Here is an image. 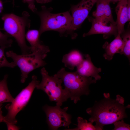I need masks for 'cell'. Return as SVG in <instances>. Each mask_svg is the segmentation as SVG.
Wrapping results in <instances>:
<instances>
[{
  "instance_id": "cell-29",
  "label": "cell",
  "mask_w": 130,
  "mask_h": 130,
  "mask_svg": "<svg viewBox=\"0 0 130 130\" xmlns=\"http://www.w3.org/2000/svg\"><path fill=\"white\" fill-rule=\"evenodd\" d=\"M12 4L13 6L14 4V0H13Z\"/></svg>"
},
{
  "instance_id": "cell-14",
  "label": "cell",
  "mask_w": 130,
  "mask_h": 130,
  "mask_svg": "<svg viewBox=\"0 0 130 130\" xmlns=\"http://www.w3.org/2000/svg\"><path fill=\"white\" fill-rule=\"evenodd\" d=\"M85 57V58L76 67L77 71L82 76L93 77L96 81L100 80L101 77L99 73L101 71V68L94 66L89 54H86Z\"/></svg>"
},
{
  "instance_id": "cell-13",
  "label": "cell",
  "mask_w": 130,
  "mask_h": 130,
  "mask_svg": "<svg viewBox=\"0 0 130 130\" xmlns=\"http://www.w3.org/2000/svg\"><path fill=\"white\" fill-rule=\"evenodd\" d=\"M39 30H29L26 34V38L30 45L32 53L39 54L47 56V53L50 52L47 46L42 44L40 39Z\"/></svg>"
},
{
  "instance_id": "cell-8",
  "label": "cell",
  "mask_w": 130,
  "mask_h": 130,
  "mask_svg": "<svg viewBox=\"0 0 130 130\" xmlns=\"http://www.w3.org/2000/svg\"><path fill=\"white\" fill-rule=\"evenodd\" d=\"M60 107L56 105L51 106L46 104L43 107L50 129L57 130L61 127H68L71 123V116L66 112L68 107L62 109Z\"/></svg>"
},
{
  "instance_id": "cell-16",
  "label": "cell",
  "mask_w": 130,
  "mask_h": 130,
  "mask_svg": "<svg viewBox=\"0 0 130 130\" xmlns=\"http://www.w3.org/2000/svg\"><path fill=\"white\" fill-rule=\"evenodd\" d=\"M83 59L82 55L78 50H72L63 57L62 62L65 66L71 70H73Z\"/></svg>"
},
{
  "instance_id": "cell-25",
  "label": "cell",
  "mask_w": 130,
  "mask_h": 130,
  "mask_svg": "<svg viewBox=\"0 0 130 130\" xmlns=\"http://www.w3.org/2000/svg\"><path fill=\"white\" fill-rule=\"evenodd\" d=\"M2 106V104H0V123L3 122L4 117L2 115V112L1 110V109Z\"/></svg>"
},
{
  "instance_id": "cell-20",
  "label": "cell",
  "mask_w": 130,
  "mask_h": 130,
  "mask_svg": "<svg viewBox=\"0 0 130 130\" xmlns=\"http://www.w3.org/2000/svg\"><path fill=\"white\" fill-rule=\"evenodd\" d=\"M2 29L0 28V46L6 48L11 47L13 41L10 38L11 36L6 32L3 33L1 31Z\"/></svg>"
},
{
  "instance_id": "cell-26",
  "label": "cell",
  "mask_w": 130,
  "mask_h": 130,
  "mask_svg": "<svg viewBox=\"0 0 130 130\" xmlns=\"http://www.w3.org/2000/svg\"><path fill=\"white\" fill-rule=\"evenodd\" d=\"M37 3L45 4L51 2L52 0H35Z\"/></svg>"
},
{
  "instance_id": "cell-10",
  "label": "cell",
  "mask_w": 130,
  "mask_h": 130,
  "mask_svg": "<svg viewBox=\"0 0 130 130\" xmlns=\"http://www.w3.org/2000/svg\"><path fill=\"white\" fill-rule=\"evenodd\" d=\"M89 20L92 23L91 28L88 32L83 34V37L93 34H102L103 35L104 38L106 39L112 35L115 37L117 35L116 25L110 23L108 25V24L97 21L91 17L89 18Z\"/></svg>"
},
{
  "instance_id": "cell-17",
  "label": "cell",
  "mask_w": 130,
  "mask_h": 130,
  "mask_svg": "<svg viewBox=\"0 0 130 130\" xmlns=\"http://www.w3.org/2000/svg\"><path fill=\"white\" fill-rule=\"evenodd\" d=\"M8 75H5L3 79L0 80V104L11 102L13 98L9 90L7 85Z\"/></svg>"
},
{
  "instance_id": "cell-15",
  "label": "cell",
  "mask_w": 130,
  "mask_h": 130,
  "mask_svg": "<svg viewBox=\"0 0 130 130\" xmlns=\"http://www.w3.org/2000/svg\"><path fill=\"white\" fill-rule=\"evenodd\" d=\"M124 42L120 34H118L115 39L110 43L106 42L103 46L105 51L103 56L105 59L112 60L114 55L116 53L122 54Z\"/></svg>"
},
{
  "instance_id": "cell-7",
  "label": "cell",
  "mask_w": 130,
  "mask_h": 130,
  "mask_svg": "<svg viewBox=\"0 0 130 130\" xmlns=\"http://www.w3.org/2000/svg\"><path fill=\"white\" fill-rule=\"evenodd\" d=\"M6 55L12 58L16 66L20 68L21 72V82L22 83L25 82L31 72L46 64L43 60L46 56L38 53L18 55L10 50L6 52Z\"/></svg>"
},
{
  "instance_id": "cell-9",
  "label": "cell",
  "mask_w": 130,
  "mask_h": 130,
  "mask_svg": "<svg viewBox=\"0 0 130 130\" xmlns=\"http://www.w3.org/2000/svg\"><path fill=\"white\" fill-rule=\"evenodd\" d=\"M98 0H82L77 4L71 6V28L73 32L80 27Z\"/></svg>"
},
{
  "instance_id": "cell-2",
  "label": "cell",
  "mask_w": 130,
  "mask_h": 130,
  "mask_svg": "<svg viewBox=\"0 0 130 130\" xmlns=\"http://www.w3.org/2000/svg\"><path fill=\"white\" fill-rule=\"evenodd\" d=\"M52 10V7L47 8L43 6L40 11L35 13L40 20L39 30L40 35L47 31H54L58 32L61 36L69 35L72 39L76 38L77 34L71 28L72 18L69 11L53 13H51Z\"/></svg>"
},
{
  "instance_id": "cell-12",
  "label": "cell",
  "mask_w": 130,
  "mask_h": 130,
  "mask_svg": "<svg viewBox=\"0 0 130 130\" xmlns=\"http://www.w3.org/2000/svg\"><path fill=\"white\" fill-rule=\"evenodd\" d=\"M130 0H120L118 2L115 8L118 34L121 35L124 32L125 24L130 21Z\"/></svg>"
},
{
  "instance_id": "cell-27",
  "label": "cell",
  "mask_w": 130,
  "mask_h": 130,
  "mask_svg": "<svg viewBox=\"0 0 130 130\" xmlns=\"http://www.w3.org/2000/svg\"><path fill=\"white\" fill-rule=\"evenodd\" d=\"M3 9V3L1 0H0V14L2 13Z\"/></svg>"
},
{
  "instance_id": "cell-23",
  "label": "cell",
  "mask_w": 130,
  "mask_h": 130,
  "mask_svg": "<svg viewBox=\"0 0 130 130\" xmlns=\"http://www.w3.org/2000/svg\"><path fill=\"white\" fill-rule=\"evenodd\" d=\"M35 0H23L24 3H26L28 5V8L34 13H35L37 11L34 4Z\"/></svg>"
},
{
  "instance_id": "cell-18",
  "label": "cell",
  "mask_w": 130,
  "mask_h": 130,
  "mask_svg": "<svg viewBox=\"0 0 130 130\" xmlns=\"http://www.w3.org/2000/svg\"><path fill=\"white\" fill-rule=\"evenodd\" d=\"M78 124L77 127L72 129H66V130H97L95 125L93 124V122H88L86 119L81 117L77 118Z\"/></svg>"
},
{
  "instance_id": "cell-21",
  "label": "cell",
  "mask_w": 130,
  "mask_h": 130,
  "mask_svg": "<svg viewBox=\"0 0 130 130\" xmlns=\"http://www.w3.org/2000/svg\"><path fill=\"white\" fill-rule=\"evenodd\" d=\"M5 48L3 47H0V68L3 67L14 68L16 66L14 63L9 62L6 58L4 53Z\"/></svg>"
},
{
  "instance_id": "cell-24",
  "label": "cell",
  "mask_w": 130,
  "mask_h": 130,
  "mask_svg": "<svg viewBox=\"0 0 130 130\" xmlns=\"http://www.w3.org/2000/svg\"><path fill=\"white\" fill-rule=\"evenodd\" d=\"M8 130H17L20 129V128L16 126L15 124L9 123H6Z\"/></svg>"
},
{
  "instance_id": "cell-3",
  "label": "cell",
  "mask_w": 130,
  "mask_h": 130,
  "mask_svg": "<svg viewBox=\"0 0 130 130\" xmlns=\"http://www.w3.org/2000/svg\"><path fill=\"white\" fill-rule=\"evenodd\" d=\"M30 16L28 12L24 11L20 16L11 13L4 14L1 18L4 21L2 30L15 39L23 54L32 53L26 41V28L31 26Z\"/></svg>"
},
{
  "instance_id": "cell-22",
  "label": "cell",
  "mask_w": 130,
  "mask_h": 130,
  "mask_svg": "<svg viewBox=\"0 0 130 130\" xmlns=\"http://www.w3.org/2000/svg\"><path fill=\"white\" fill-rule=\"evenodd\" d=\"M113 124L114 128L113 130H130V125L125 123L123 119L117 121Z\"/></svg>"
},
{
  "instance_id": "cell-28",
  "label": "cell",
  "mask_w": 130,
  "mask_h": 130,
  "mask_svg": "<svg viewBox=\"0 0 130 130\" xmlns=\"http://www.w3.org/2000/svg\"><path fill=\"white\" fill-rule=\"evenodd\" d=\"M110 2H116L119 1L120 0H109Z\"/></svg>"
},
{
  "instance_id": "cell-11",
  "label": "cell",
  "mask_w": 130,
  "mask_h": 130,
  "mask_svg": "<svg viewBox=\"0 0 130 130\" xmlns=\"http://www.w3.org/2000/svg\"><path fill=\"white\" fill-rule=\"evenodd\" d=\"M109 0H98L96 9L92 15L96 20L106 23L116 25L113 19Z\"/></svg>"
},
{
  "instance_id": "cell-1",
  "label": "cell",
  "mask_w": 130,
  "mask_h": 130,
  "mask_svg": "<svg viewBox=\"0 0 130 130\" xmlns=\"http://www.w3.org/2000/svg\"><path fill=\"white\" fill-rule=\"evenodd\" d=\"M103 95V99L96 101L93 106L86 110L91 116L89 121L95 123L97 130H103L105 125L127 118L125 110L130 108V104L124 106V99L119 95L115 99L110 98L109 93H104Z\"/></svg>"
},
{
  "instance_id": "cell-4",
  "label": "cell",
  "mask_w": 130,
  "mask_h": 130,
  "mask_svg": "<svg viewBox=\"0 0 130 130\" xmlns=\"http://www.w3.org/2000/svg\"><path fill=\"white\" fill-rule=\"evenodd\" d=\"M54 75L61 79L65 88L69 94V98L75 104L80 100V97L82 95H89L90 85L96 83L97 82L92 77L82 76L77 71L68 72L64 68H62Z\"/></svg>"
},
{
  "instance_id": "cell-6",
  "label": "cell",
  "mask_w": 130,
  "mask_h": 130,
  "mask_svg": "<svg viewBox=\"0 0 130 130\" xmlns=\"http://www.w3.org/2000/svg\"><path fill=\"white\" fill-rule=\"evenodd\" d=\"M39 81L37 77L33 75L31 82L14 98L10 104L6 105V108L8 110L6 115L4 117L3 122L16 124L17 121L16 116L27 104L33 92Z\"/></svg>"
},
{
  "instance_id": "cell-5",
  "label": "cell",
  "mask_w": 130,
  "mask_h": 130,
  "mask_svg": "<svg viewBox=\"0 0 130 130\" xmlns=\"http://www.w3.org/2000/svg\"><path fill=\"white\" fill-rule=\"evenodd\" d=\"M40 73L42 80L36 88L44 91L48 96L50 101L56 102V105L61 106L63 102L70 98L68 92L62 88V80L54 75L50 76L44 67L41 69Z\"/></svg>"
},
{
  "instance_id": "cell-19",
  "label": "cell",
  "mask_w": 130,
  "mask_h": 130,
  "mask_svg": "<svg viewBox=\"0 0 130 130\" xmlns=\"http://www.w3.org/2000/svg\"><path fill=\"white\" fill-rule=\"evenodd\" d=\"M123 38L124 46L122 54H124L128 58L130 59V31L124 32L121 35Z\"/></svg>"
}]
</instances>
